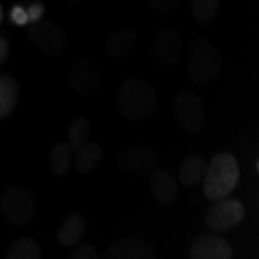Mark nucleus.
Returning <instances> with one entry per match:
<instances>
[{"instance_id": "f257e3e1", "label": "nucleus", "mask_w": 259, "mask_h": 259, "mask_svg": "<svg viewBox=\"0 0 259 259\" xmlns=\"http://www.w3.org/2000/svg\"><path fill=\"white\" fill-rule=\"evenodd\" d=\"M157 105V93L151 83L137 76L127 78L117 94V108L130 121H143L153 115Z\"/></svg>"}, {"instance_id": "f03ea898", "label": "nucleus", "mask_w": 259, "mask_h": 259, "mask_svg": "<svg viewBox=\"0 0 259 259\" xmlns=\"http://www.w3.org/2000/svg\"><path fill=\"white\" fill-rule=\"evenodd\" d=\"M239 166L231 153H218L213 156L203 180V193L212 202H221L235 190L239 182Z\"/></svg>"}, {"instance_id": "7ed1b4c3", "label": "nucleus", "mask_w": 259, "mask_h": 259, "mask_svg": "<svg viewBox=\"0 0 259 259\" xmlns=\"http://www.w3.org/2000/svg\"><path fill=\"white\" fill-rule=\"evenodd\" d=\"M222 59L218 48L204 37H196L187 58V72L192 81L199 85L212 82L219 75Z\"/></svg>"}, {"instance_id": "20e7f679", "label": "nucleus", "mask_w": 259, "mask_h": 259, "mask_svg": "<svg viewBox=\"0 0 259 259\" xmlns=\"http://www.w3.org/2000/svg\"><path fill=\"white\" fill-rule=\"evenodd\" d=\"M2 213L15 226H25L36 214V200L33 193L20 186H9L2 194Z\"/></svg>"}, {"instance_id": "39448f33", "label": "nucleus", "mask_w": 259, "mask_h": 259, "mask_svg": "<svg viewBox=\"0 0 259 259\" xmlns=\"http://www.w3.org/2000/svg\"><path fill=\"white\" fill-rule=\"evenodd\" d=\"M173 114L180 127L190 134L200 133L204 127V108L202 98L193 91L183 90L173 100Z\"/></svg>"}, {"instance_id": "423d86ee", "label": "nucleus", "mask_w": 259, "mask_h": 259, "mask_svg": "<svg viewBox=\"0 0 259 259\" xmlns=\"http://www.w3.org/2000/svg\"><path fill=\"white\" fill-rule=\"evenodd\" d=\"M29 40L48 55H59L66 48V35L64 28L49 19L30 25L28 30Z\"/></svg>"}, {"instance_id": "0eeeda50", "label": "nucleus", "mask_w": 259, "mask_h": 259, "mask_svg": "<svg viewBox=\"0 0 259 259\" xmlns=\"http://www.w3.org/2000/svg\"><path fill=\"white\" fill-rule=\"evenodd\" d=\"M183 48V37L176 28L164 26L153 40V59L158 66L168 68L179 61Z\"/></svg>"}, {"instance_id": "6e6552de", "label": "nucleus", "mask_w": 259, "mask_h": 259, "mask_svg": "<svg viewBox=\"0 0 259 259\" xmlns=\"http://www.w3.org/2000/svg\"><path fill=\"white\" fill-rule=\"evenodd\" d=\"M245 207L238 200H221L206 213V225L213 232H226L241 222Z\"/></svg>"}, {"instance_id": "1a4fd4ad", "label": "nucleus", "mask_w": 259, "mask_h": 259, "mask_svg": "<svg viewBox=\"0 0 259 259\" xmlns=\"http://www.w3.org/2000/svg\"><path fill=\"white\" fill-rule=\"evenodd\" d=\"M71 81L75 90L82 95L95 93L101 83V72L97 62L88 56L79 58L74 65Z\"/></svg>"}, {"instance_id": "9d476101", "label": "nucleus", "mask_w": 259, "mask_h": 259, "mask_svg": "<svg viewBox=\"0 0 259 259\" xmlns=\"http://www.w3.org/2000/svg\"><path fill=\"white\" fill-rule=\"evenodd\" d=\"M232 246L218 235L197 236L189 250L190 259H232Z\"/></svg>"}, {"instance_id": "9b49d317", "label": "nucleus", "mask_w": 259, "mask_h": 259, "mask_svg": "<svg viewBox=\"0 0 259 259\" xmlns=\"http://www.w3.org/2000/svg\"><path fill=\"white\" fill-rule=\"evenodd\" d=\"M157 163V153L150 146H130L118 157V164L125 173H141L150 170Z\"/></svg>"}, {"instance_id": "f8f14e48", "label": "nucleus", "mask_w": 259, "mask_h": 259, "mask_svg": "<svg viewBox=\"0 0 259 259\" xmlns=\"http://www.w3.org/2000/svg\"><path fill=\"white\" fill-rule=\"evenodd\" d=\"M104 259H156L147 242L134 236H124L108 246Z\"/></svg>"}, {"instance_id": "ddd939ff", "label": "nucleus", "mask_w": 259, "mask_h": 259, "mask_svg": "<svg viewBox=\"0 0 259 259\" xmlns=\"http://www.w3.org/2000/svg\"><path fill=\"white\" fill-rule=\"evenodd\" d=\"M150 187L154 200L160 204H171L177 197V182L164 168H156L150 177Z\"/></svg>"}, {"instance_id": "4468645a", "label": "nucleus", "mask_w": 259, "mask_h": 259, "mask_svg": "<svg viewBox=\"0 0 259 259\" xmlns=\"http://www.w3.org/2000/svg\"><path fill=\"white\" fill-rule=\"evenodd\" d=\"M87 228L88 223L83 214L78 212L71 213L65 218L64 222L61 223L59 229L56 232V241L65 248L74 246L82 239Z\"/></svg>"}, {"instance_id": "2eb2a0df", "label": "nucleus", "mask_w": 259, "mask_h": 259, "mask_svg": "<svg viewBox=\"0 0 259 259\" xmlns=\"http://www.w3.org/2000/svg\"><path fill=\"white\" fill-rule=\"evenodd\" d=\"M20 97L18 81L10 74L0 76V118L6 120L16 108Z\"/></svg>"}, {"instance_id": "dca6fc26", "label": "nucleus", "mask_w": 259, "mask_h": 259, "mask_svg": "<svg viewBox=\"0 0 259 259\" xmlns=\"http://www.w3.org/2000/svg\"><path fill=\"white\" fill-rule=\"evenodd\" d=\"M206 170L207 167L203 158L197 154H190L179 167V180L186 187H194L202 182V179L204 180Z\"/></svg>"}, {"instance_id": "f3484780", "label": "nucleus", "mask_w": 259, "mask_h": 259, "mask_svg": "<svg viewBox=\"0 0 259 259\" xmlns=\"http://www.w3.org/2000/svg\"><path fill=\"white\" fill-rule=\"evenodd\" d=\"M75 153H76L75 167L82 175L93 171L94 168L100 164L102 156H104V150H102L101 144L97 141H88L87 144H83L82 147L78 148Z\"/></svg>"}, {"instance_id": "a211bd4d", "label": "nucleus", "mask_w": 259, "mask_h": 259, "mask_svg": "<svg viewBox=\"0 0 259 259\" xmlns=\"http://www.w3.org/2000/svg\"><path fill=\"white\" fill-rule=\"evenodd\" d=\"M137 39V29L125 28L112 33L105 44V51L110 56L121 58L127 55Z\"/></svg>"}, {"instance_id": "6ab92c4d", "label": "nucleus", "mask_w": 259, "mask_h": 259, "mask_svg": "<svg viewBox=\"0 0 259 259\" xmlns=\"http://www.w3.org/2000/svg\"><path fill=\"white\" fill-rule=\"evenodd\" d=\"M72 164V147L65 143L59 141L52 147L49 153V167L58 177L68 176Z\"/></svg>"}, {"instance_id": "aec40b11", "label": "nucleus", "mask_w": 259, "mask_h": 259, "mask_svg": "<svg viewBox=\"0 0 259 259\" xmlns=\"http://www.w3.org/2000/svg\"><path fill=\"white\" fill-rule=\"evenodd\" d=\"M40 246L32 238H20L10 246L6 259H40Z\"/></svg>"}, {"instance_id": "412c9836", "label": "nucleus", "mask_w": 259, "mask_h": 259, "mask_svg": "<svg viewBox=\"0 0 259 259\" xmlns=\"http://www.w3.org/2000/svg\"><path fill=\"white\" fill-rule=\"evenodd\" d=\"M90 121L83 117H76L71 121L68 127V144L72 147V150L81 148L83 144L90 141Z\"/></svg>"}, {"instance_id": "4be33fe9", "label": "nucleus", "mask_w": 259, "mask_h": 259, "mask_svg": "<svg viewBox=\"0 0 259 259\" xmlns=\"http://www.w3.org/2000/svg\"><path fill=\"white\" fill-rule=\"evenodd\" d=\"M219 9L218 0H194L192 3V12L194 19L200 25H209Z\"/></svg>"}, {"instance_id": "5701e85b", "label": "nucleus", "mask_w": 259, "mask_h": 259, "mask_svg": "<svg viewBox=\"0 0 259 259\" xmlns=\"http://www.w3.org/2000/svg\"><path fill=\"white\" fill-rule=\"evenodd\" d=\"M180 6V0H157L151 3V10L158 15H168Z\"/></svg>"}, {"instance_id": "b1692460", "label": "nucleus", "mask_w": 259, "mask_h": 259, "mask_svg": "<svg viewBox=\"0 0 259 259\" xmlns=\"http://www.w3.org/2000/svg\"><path fill=\"white\" fill-rule=\"evenodd\" d=\"M72 259H101L93 245H82L75 250Z\"/></svg>"}, {"instance_id": "393cba45", "label": "nucleus", "mask_w": 259, "mask_h": 259, "mask_svg": "<svg viewBox=\"0 0 259 259\" xmlns=\"http://www.w3.org/2000/svg\"><path fill=\"white\" fill-rule=\"evenodd\" d=\"M10 20H12L15 25H19V26L26 25V23L30 22V20H29L28 10H25L22 6H15V8L12 9V12H10Z\"/></svg>"}, {"instance_id": "a878e982", "label": "nucleus", "mask_w": 259, "mask_h": 259, "mask_svg": "<svg viewBox=\"0 0 259 259\" xmlns=\"http://www.w3.org/2000/svg\"><path fill=\"white\" fill-rule=\"evenodd\" d=\"M44 12H45V8H44V5H42V3H35V5H32L28 10L30 23H32V25L39 23V22L42 20L40 18L44 16Z\"/></svg>"}, {"instance_id": "bb28decb", "label": "nucleus", "mask_w": 259, "mask_h": 259, "mask_svg": "<svg viewBox=\"0 0 259 259\" xmlns=\"http://www.w3.org/2000/svg\"><path fill=\"white\" fill-rule=\"evenodd\" d=\"M10 55V45L9 40L5 36L0 37V64H6Z\"/></svg>"}, {"instance_id": "cd10ccee", "label": "nucleus", "mask_w": 259, "mask_h": 259, "mask_svg": "<svg viewBox=\"0 0 259 259\" xmlns=\"http://www.w3.org/2000/svg\"><path fill=\"white\" fill-rule=\"evenodd\" d=\"M258 170H259V163H258Z\"/></svg>"}]
</instances>
